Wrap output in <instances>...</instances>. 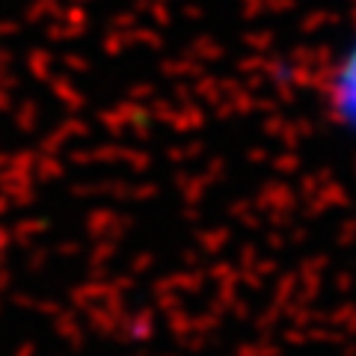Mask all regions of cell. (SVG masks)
Here are the masks:
<instances>
[{
	"label": "cell",
	"mask_w": 356,
	"mask_h": 356,
	"mask_svg": "<svg viewBox=\"0 0 356 356\" xmlns=\"http://www.w3.org/2000/svg\"><path fill=\"white\" fill-rule=\"evenodd\" d=\"M318 92L327 125L339 137L356 143V27H350V33L330 54Z\"/></svg>",
	"instance_id": "obj_1"
}]
</instances>
